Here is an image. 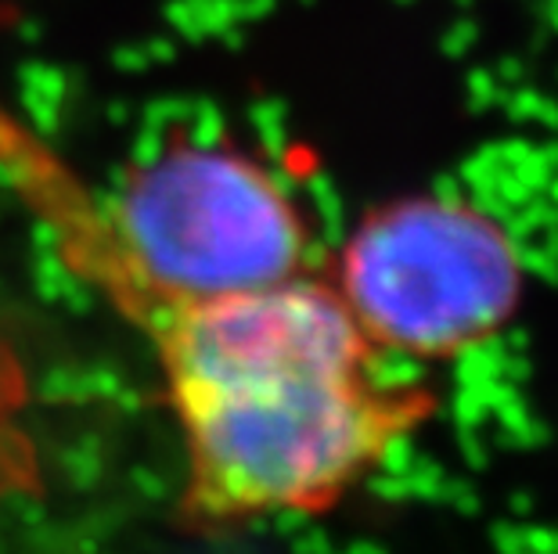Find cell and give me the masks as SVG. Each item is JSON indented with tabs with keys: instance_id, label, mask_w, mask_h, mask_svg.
<instances>
[{
	"instance_id": "obj_2",
	"label": "cell",
	"mask_w": 558,
	"mask_h": 554,
	"mask_svg": "<svg viewBox=\"0 0 558 554\" xmlns=\"http://www.w3.org/2000/svg\"><path fill=\"white\" fill-rule=\"evenodd\" d=\"M522 245L461 195L372 206L325 267L378 357L461 360L490 346L522 288Z\"/></svg>"
},
{
	"instance_id": "obj_1",
	"label": "cell",
	"mask_w": 558,
	"mask_h": 554,
	"mask_svg": "<svg viewBox=\"0 0 558 554\" xmlns=\"http://www.w3.org/2000/svg\"><path fill=\"white\" fill-rule=\"evenodd\" d=\"M0 176L69 274L148 342L192 529L339 508L436 415L429 389L386 379L325 267L231 296L151 285L116 242L105 198L4 104Z\"/></svg>"
},
{
	"instance_id": "obj_3",
	"label": "cell",
	"mask_w": 558,
	"mask_h": 554,
	"mask_svg": "<svg viewBox=\"0 0 558 554\" xmlns=\"http://www.w3.org/2000/svg\"><path fill=\"white\" fill-rule=\"evenodd\" d=\"M126 259L177 296L256 292L320 270L281 176L231 140L170 137L105 198Z\"/></svg>"
}]
</instances>
